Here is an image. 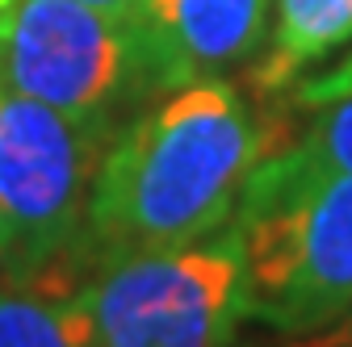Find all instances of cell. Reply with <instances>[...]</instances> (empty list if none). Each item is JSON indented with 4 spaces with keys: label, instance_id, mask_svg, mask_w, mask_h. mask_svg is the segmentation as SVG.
Masks as SVG:
<instances>
[{
    "label": "cell",
    "instance_id": "9c48e42d",
    "mask_svg": "<svg viewBox=\"0 0 352 347\" xmlns=\"http://www.w3.org/2000/svg\"><path fill=\"white\" fill-rule=\"evenodd\" d=\"M315 121L306 134L285 147L269 151L248 180H302V176H352V93L315 105Z\"/></svg>",
    "mask_w": 352,
    "mask_h": 347
},
{
    "label": "cell",
    "instance_id": "ba28073f",
    "mask_svg": "<svg viewBox=\"0 0 352 347\" xmlns=\"http://www.w3.org/2000/svg\"><path fill=\"white\" fill-rule=\"evenodd\" d=\"M273 42L256 67L264 93L298 84L315 63L352 47V0H273Z\"/></svg>",
    "mask_w": 352,
    "mask_h": 347
},
{
    "label": "cell",
    "instance_id": "7c38bea8",
    "mask_svg": "<svg viewBox=\"0 0 352 347\" xmlns=\"http://www.w3.org/2000/svg\"><path fill=\"white\" fill-rule=\"evenodd\" d=\"M80 5L97 9V13H105V17H113V21L130 25V29L139 25V13H143V0H80Z\"/></svg>",
    "mask_w": 352,
    "mask_h": 347
},
{
    "label": "cell",
    "instance_id": "277c9868",
    "mask_svg": "<svg viewBox=\"0 0 352 347\" xmlns=\"http://www.w3.org/2000/svg\"><path fill=\"white\" fill-rule=\"evenodd\" d=\"M93 347H231L248 318L239 235L109 259L88 280Z\"/></svg>",
    "mask_w": 352,
    "mask_h": 347
},
{
    "label": "cell",
    "instance_id": "3957f363",
    "mask_svg": "<svg viewBox=\"0 0 352 347\" xmlns=\"http://www.w3.org/2000/svg\"><path fill=\"white\" fill-rule=\"evenodd\" d=\"M105 117H76L0 84V264L34 272L80 251Z\"/></svg>",
    "mask_w": 352,
    "mask_h": 347
},
{
    "label": "cell",
    "instance_id": "7a4b0ae2",
    "mask_svg": "<svg viewBox=\"0 0 352 347\" xmlns=\"http://www.w3.org/2000/svg\"><path fill=\"white\" fill-rule=\"evenodd\" d=\"M235 213L248 318L298 339L352 314V176L248 180Z\"/></svg>",
    "mask_w": 352,
    "mask_h": 347
},
{
    "label": "cell",
    "instance_id": "5b68a950",
    "mask_svg": "<svg viewBox=\"0 0 352 347\" xmlns=\"http://www.w3.org/2000/svg\"><path fill=\"white\" fill-rule=\"evenodd\" d=\"M143 67L135 29L80 0H13L0 13V84L76 117H105Z\"/></svg>",
    "mask_w": 352,
    "mask_h": 347
},
{
    "label": "cell",
    "instance_id": "4fadbf2b",
    "mask_svg": "<svg viewBox=\"0 0 352 347\" xmlns=\"http://www.w3.org/2000/svg\"><path fill=\"white\" fill-rule=\"evenodd\" d=\"M9 5H13V0H0V13H5V9H9Z\"/></svg>",
    "mask_w": 352,
    "mask_h": 347
},
{
    "label": "cell",
    "instance_id": "8992f818",
    "mask_svg": "<svg viewBox=\"0 0 352 347\" xmlns=\"http://www.w3.org/2000/svg\"><path fill=\"white\" fill-rule=\"evenodd\" d=\"M273 0H143L135 42L160 84L214 80L248 59L269 25Z\"/></svg>",
    "mask_w": 352,
    "mask_h": 347
},
{
    "label": "cell",
    "instance_id": "30bf717a",
    "mask_svg": "<svg viewBox=\"0 0 352 347\" xmlns=\"http://www.w3.org/2000/svg\"><path fill=\"white\" fill-rule=\"evenodd\" d=\"M344 93H352V47H344V55L327 67V71H319V75H311V80H302V88H298V105H323V101H336V97H344Z\"/></svg>",
    "mask_w": 352,
    "mask_h": 347
},
{
    "label": "cell",
    "instance_id": "52a82bcc",
    "mask_svg": "<svg viewBox=\"0 0 352 347\" xmlns=\"http://www.w3.org/2000/svg\"><path fill=\"white\" fill-rule=\"evenodd\" d=\"M80 251L34 272L0 276V347H93L88 272Z\"/></svg>",
    "mask_w": 352,
    "mask_h": 347
},
{
    "label": "cell",
    "instance_id": "6da1fadb",
    "mask_svg": "<svg viewBox=\"0 0 352 347\" xmlns=\"http://www.w3.org/2000/svg\"><path fill=\"white\" fill-rule=\"evenodd\" d=\"M269 151L231 84H181L109 143L88 193L84 264L176 251L227 230L248 176Z\"/></svg>",
    "mask_w": 352,
    "mask_h": 347
},
{
    "label": "cell",
    "instance_id": "8fae6325",
    "mask_svg": "<svg viewBox=\"0 0 352 347\" xmlns=\"http://www.w3.org/2000/svg\"><path fill=\"white\" fill-rule=\"evenodd\" d=\"M285 347H352V314H344V318H336L311 335H298Z\"/></svg>",
    "mask_w": 352,
    "mask_h": 347
}]
</instances>
